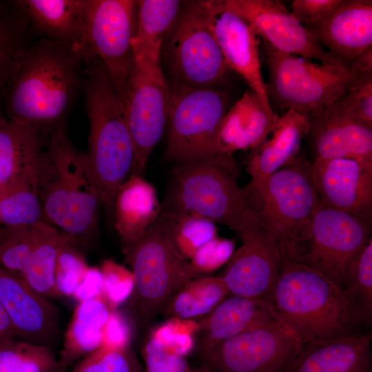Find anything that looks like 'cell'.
I'll use <instances>...</instances> for the list:
<instances>
[{
  "label": "cell",
  "instance_id": "6",
  "mask_svg": "<svg viewBox=\"0 0 372 372\" xmlns=\"http://www.w3.org/2000/svg\"><path fill=\"white\" fill-rule=\"evenodd\" d=\"M249 183L246 209L273 237L282 261L292 260L320 205L311 164L299 155L267 177Z\"/></svg>",
  "mask_w": 372,
  "mask_h": 372
},
{
  "label": "cell",
  "instance_id": "32",
  "mask_svg": "<svg viewBox=\"0 0 372 372\" xmlns=\"http://www.w3.org/2000/svg\"><path fill=\"white\" fill-rule=\"evenodd\" d=\"M229 296L220 276L196 278L172 297L163 313L169 318L196 320L208 315Z\"/></svg>",
  "mask_w": 372,
  "mask_h": 372
},
{
  "label": "cell",
  "instance_id": "24",
  "mask_svg": "<svg viewBox=\"0 0 372 372\" xmlns=\"http://www.w3.org/2000/svg\"><path fill=\"white\" fill-rule=\"evenodd\" d=\"M371 336H347L304 344L291 372H370Z\"/></svg>",
  "mask_w": 372,
  "mask_h": 372
},
{
  "label": "cell",
  "instance_id": "21",
  "mask_svg": "<svg viewBox=\"0 0 372 372\" xmlns=\"http://www.w3.org/2000/svg\"><path fill=\"white\" fill-rule=\"evenodd\" d=\"M302 25L343 65L349 67L372 46V1L342 0L320 21Z\"/></svg>",
  "mask_w": 372,
  "mask_h": 372
},
{
  "label": "cell",
  "instance_id": "25",
  "mask_svg": "<svg viewBox=\"0 0 372 372\" xmlns=\"http://www.w3.org/2000/svg\"><path fill=\"white\" fill-rule=\"evenodd\" d=\"M41 38L63 43L85 58L83 0L15 1Z\"/></svg>",
  "mask_w": 372,
  "mask_h": 372
},
{
  "label": "cell",
  "instance_id": "29",
  "mask_svg": "<svg viewBox=\"0 0 372 372\" xmlns=\"http://www.w3.org/2000/svg\"><path fill=\"white\" fill-rule=\"evenodd\" d=\"M112 309L103 298L79 302L66 329L58 359L61 369L100 348Z\"/></svg>",
  "mask_w": 372,
  "mask_h": 372
},
{
  "label": "cell",
  "instance_id": "30",
  "mask_svg": "<svg viewBox=\"0 0 372 372\" xmlns=\"http://www.w3.org/2000/svg\"><path fill=\"white\" fill-rule=\"evenodd\" d=\"M183 2L176 0L136 1V26L132 41V57L159 62L162 45L173 28Z\"/></svg>",
  "mask_w": 372,
  "mask_h": 372
},
{
  "label": "cell",
  "instance_id": "26",
  "mask_svg": "<svg viewBox=\"0 0 372 372\" xmlns=\"http://www.w3.org/2000/svg\"><path fill=\"white\" fill-rule=\"evenodd\" d=\"M278 118L265 110L253 91H246L223 120L218 136L220 153L232 155L237 150L255 149L267 139Z\"/></svg>",
  "mask_w": 372,
  "mask_h": 372
},
{
  "label": "cell",
  "instance_id": "40",
  "mask_svg": "<svg viewBox=\"0 0 372 372\" xmlns=\"http://www.w3.org/2000/svg\"><path fill=\"white\" fill-rule=\"evenodd\" d=\"M72 372H143L130 345L121 349L101 347L81 360Z\"/></svg>",
  "mask_w": 372,
  "mask_h": 372
},
{
  "label": "cell",
  "instance_id": "11",
  "mask_svg": "<svg viewBox=\"0 0 372 372\" xmlns=\"http://www.w3.org/2000/svg\"><path fill=\"white\" fill-rule=\"evenodd\" d=\"M371 220L320 203L296 247L293 261L343 289L349 264L371 238Z\"/></svg>",
  "mask_w": 372,
  "mask_h": 372
},
{
  "label": "cell",
  "instance_id": "5",
  "mask_svg": "<svg viewBox=\"0 0 372 372\" xmlns=\"http://www.w3.org/2000/svg\"><path fill=\"white\" fill-rule=\"evenodd\" d=\"M238 174L232 155L175 163L160 213L195 214L237 231L251 187L249 183L240 187Z\"/></svg>",
  "mask_w": 372,
  "mask_h": 372
},
{
  "label": "cell",
  "instance_id": "20",
  "mask_svg": "<svg viewBox=\"0 0 372 372\" xmlns=\"http://www.w3.org/2000/svg\"><path fill=\"white\" fill-rule=\"evenodd\" d=\"M308 132L315 159L351 158L372 162V128L337 101L309 115Z\"/></svg>",
  "mask_w": 372,
  "mask_h": 372
},
{
  "label": "cell",
  "instance_id": "9",
  "mask_svg": "<svg viewBox=\"0 0 372 372\" xmlns=\"http://www.w3.org/2000/svg\"><path fill=\"white\" fill-rule=\"evenodd\" d=\"M169 86L168 132L163 159L173 163L209 158L221 154L218 136L230 97L220 88Z\"/></svg>",
  "mask_w": 372,
  "mask_h": 372
},
{
  "label": "cell",
  "instance_id": "4",
  "mask_svg": "<svg viewBox=\"0 0 372 372\" xmlns=\"http://www.w3.org/2000/svg\"><path fill=\"white\" fill-rule=\"evenodd\" d=\"M83 91L90 124L86 154L102 204L111 208L118 187L132 174L134 147L121 101L97 57L86 63Z\"/></svg>",
  "mask_w": 372,
  "mask_h": 372
},
{
  "label": "cell",
  "instance_id": "34",
  "mask_svg": "<svg viewBox=\"0 0 372 372\" xmlns=\"http://www.w3.org/2000/svg\"><path fill=\"white\" fill-rule=\"evenodd\" d=\"M354 326L372 324V239L349 264L343 287Z\"/></svg>",
  "mask_w": 372,
  "mask_h": 372
},
{
  "label": "cell",
  "instance_id": "46",
  "mask_svg": "<svg viewBox=\"0 0 372 372\" xmlns=\"http://www.w3.org/2000/svg\"><path fill=\"white\" fill-rule=\"evenodd\" d=\"M132 329L130 320L117 309L111 310L105 325L101 347L121 349L130 345Z\"/></svg>",
  "mask_w": 372,
  "mask_h": 372
},
{
  "label": "cell",
  "instance_id": "28",
  "mask_svg": "<svg viewBox=\"0 0 372 372\" xmlns=\"http://www.w3.org/2000/svg\"><path fill=\"white\" fill-rule=\"evenodd\" d=\"M43 135L0 112V188L36 174L45 141Z\"/></svg>",
  "mask_w": 372,
  "mask_h": 372
},
{
  "label": "cell",
  "instance_id": "12",
  "mask_svg": "<svg viewBox=\"0 0 372 372\" xmlns=\"http://www.w3.org/2000/svg\"><path fill=\"white\" fill-rule=\"evenodd\" d=\"M87 61L99 59L124 106L132 63V41L136 26V1L83 0Z\"/></svg>",
  "mask_w": 372,
  "mask_h": 372
},
{
  "label": "cell",
  "instance_id": "10",
  "mask_svg": "<svg viewBox=\"0 0 372 372\" xmlns=\"http://www.w3.org/2000/svg\"><path fill=\"white\" fill-rule=\"evenodd\" d=\"M173 83L219 88L229 71L197 1H186L163 41L161 53Z\"/></svg>",
  "mask_w": 372,
  "mask_h": 372
},
{
  "label": "cell",
  "instance_id": "51",
  "mask_svg": "<svg viewBox=\"0 0 372 372\" xmlns=\"http://www.w3.org/2000/svg\"><path fill=\"white\" fill-rule=\"evenodd\" d=\"M189 372H214L205 363L203 362L200 366L191 368Z\"/></svg>",
  "mask_w": 372,
  "mask_h": 372
},
{
  "label": "cell",
  "instance_id": "44",
  "mask_svg": "<svg viewBox=\"0 0 372 372\" xmlns=\"http://www.w3.org/2000/svg\"><path fill=\"white\" fill-rule=\"evenodd\" d=\"M234 251L231 240L216 236L199 247L189 261L198 274L209 273L227 263Z\"/></svg>",
  "mask_w": 372,
  "mask_h": 372
},
{
  "label": "cell",
  "instance_id": "49",
  "mask_svg": "<svg viewBox=\"0 0 372 372\" xmlns=\"http://www.w3.org/2000/svg\"><path fill=\"white\" fill-rule=\"evenodd\" d=\"M14 338L16 335L12 324L0 302V345Z\"/></svg>",
  "mask_w": 372,
  "mask_h": 372
},
{
  "label": "cell",
  "instance_id": "50",
  "mask_svg": "<svg viewBox=\"0 0 372 372\" xmlns=\"http://www.w3.org/2000/svg\"><path fill=\"white\" fill-rule=\"evenodd\" d=\"M351 66L364 72L372 71V46L362 52Z\"/></svg>",
  "mask_w": 372,
  "mask_h": 372
},
{
  "label": "cell",
  "instance_id": "19",
  "mask_svg": "<svg viewBox=\"0 0 372 372\" xmlns=\"http://www.w3.org/2000/svg\"><path fill=\"white\" fill-rule=\"evenodd\" d=\"M0 302L16 338L50 346L59 331V311L23 278L0 266Z\"/></svg>",
  "mask_w": 372,
  "mask_h": 372
},
{
  "label": "cell",
  "instance_id": "23",
  "mask_svg": "<svg viewBox=\"0 0 372 372\" xmlns=\"http://www.w3.org/2000/svg\"><path fill=\"white\" fill-rule=\"evenodd\" d=\"M113 207L114 227L124 253L144 236L161 211L154 186L142 176L133 174L118 187Z\"/></svg>",
  "mask_w": 372,
  "mask_h": 372
},
{
  "label": "cell",
  "instance_id": "45",
  "mask_svg": "<svg viewBox=\"0 0 372 372\" xmlns=\"http://www.w3.org/2000/svg\"><path fill=\"white\" fill-rule=\"evenodd\" d=\"M146 372H189L185 357L167 351L155 338L150 337L143 349Z\"/></svg>",
  "mask_w": 372,
  "mask_h": 372
},
{
  "label": "cell",
  "instance_id": "18",
  "mask_svg": "<svg viewBox=\"0 0 372 372\" xmlns=\"http://www.w3.org/2000/svg\"><path fill=\"white\" fill-rule=\"evenodd\" d=\"M311 176L321 204L372 218V162L315 159Z\"/></svg>",
  "mask_w": 372,
  "mask_h": 372
},
{
  "label": "cell",
  "instance_id": "43",
  "mask_svg": "<svg viewBox=\"0 0 372 372\" xmlns=\"http://www.w3.org/2000/svg\"><path fill=\"white\" fill-rule=\"evenodd\" d=\"M336 101L351 115L372 128V71L365 72Z\"/></svg>",
  "mask_w": 372,
  "mask_h": 372
},
{
  "label": "cell",
  "instance_id": "2",
  "mask_svg": "<svg viewBox=\"0 0 372 372\" xmlns=\"http://www.w3.org/2000/svg\"><path fill=\"white\" fill-rule=\"evenodd\" d=\"M46 134L36 172L44 222L85 249L96 236L102 205L87 154L73 145L64 125Z\"/></svg>",
  "mask_w": 372,
  "mask_h": 372
},
{
  "label": "cell",
  "instance_id": "42",
  "mask_svg": "<svg viewBox=\"0 0 372 372\" xmlns=\"http://www.w3.org/2000/svg\"><path fill=\"white\" fill-rule=\"evenodd\" d=\"M103 278V298L114 310L127 301L134 285L131 270L112 260L103 261L100 268Z\"/></svg>",
  "mask_w": 372,
  "mask_h": 372
},
{
  "label": "cell",
  "instance_id": "13",
  "mask_svg": "<svg viewBox=\"0 0 372 372\" xmlns=\"http://www.w3.org/2000/svg\"><path fill=\"white\" fill-rule=\"evenodd\" d=\"M169 103V86L161 63L132 59L123 106L135 151L131 175L142 176L145 169L167 125Z\"/></svg>",
  "mask_w": 372,
  "mask_h": 372
},
{
  "label": "cell",
  "instance_id": "33",
  "mask_svg": "<svg viewBox=\"0 0 372 372\" xmlns=\"http://www.w3.org/2000/svg\"><path fill=\"white\" fill-rule=\"evenodd\" d=\"M28 25L27 17L15 1L0 3V102H4L21 56L27 46Z\"/></svg>",
  "mask_w": 372,
  "mask_h": 372
},
{
  "label": "cell",
  "instance_id": "1",
  "mask_svg": "<svg viewBox=\"0 0 372 372\" xmlns=\"http://www.w3.org/2000/svg\"><path fill=\"white\" fill-rule=\"evenodd\" d=\"M86 61L72 48L41 38L26 46L6 92V117L41 134L64 125L83 90Z\"/></svg>",
  "mask_w": 372,
  "mask_h": 372
},
{
  "label": "cell",
  "instance_id": "36",
  "mask_svg": "<svg viewBox=\"0 0 372 372\" xmlns=\"http://www.w3.org/2000/svg\"><path fill=\"white\" fill-rule=\"evenodd\" d=\"M50 346L17 338L0 345V372H61Z\"/></svg>",
  "mask_w": 372,
  "mask_h": 372
},
{
  "label": "cell",
  "instance_id": "16",
  "mask_svg": "<svg viewBox=\"0 0 372 372\" xmlns=\"http://www.w3.org/2000/svg\"><path fill=\"white\" fill-rule=\"evenodd\" d=\"M197 2L229 69L243 78L269 114H276L272 110L262 75L260 40L255 28L229 9L223 0Z\"/></svg>",
  "mask_w": 372,
  "mask_h": 372
},
{
  "label": "cell",
  "instance_id": "31",
  "mask_svg": "<svg viewBox=\"0 0 372 372\" xmlns=\"http://www.w3.org/2000/svg\"><path fill=\"white\" fill-rule=\"evenodd\" d=\"M32 233V247L20 276L39 293L49 299L58 298L54 286L55 266L66 234L44 221L34 225Z\"/></svg>",
  "mask_w": 372,
  "mask_h": 372
},
{
  "label": "cell",
  "instance_id": "39",
  "mask_svg": "<svg viewBox=\"0 0 372 372\" xmlns=\"http://www.w3.org/2000/svg\"><path fill=\"white\" fill-rule=\"evenodd\" d=\"M32 226L0 225V266L19 276L32 247Z\"/></svg>",
  "mask_w": 372,
  "mask_h": 372
},
{
  "label": "cell",
  "instance_id": "7",
  "mask_svg": "<svg viewBox=\"0 0 372 372\" xmlns=\"http://www.w3.org/2000/svg\"><path fill=\"white\" fill-rule=\"evenodd\" d=\"M124 254L134 280L127 310L138 329L144 331L164 312L172 297L199 274L175 247L160 215Z\"/></svg>",
  "mask_w": 372,
  "mask_h": 372
},
{
  "label": "cell",
  "instance_id": "37",
  "mask_svg": "<svg viewBox=\"0 0 372 372\" xmlns=\"http://www.w3.org/2000/svg\"><path fill=\"white\" fill-rule=\"evenodd\" d=\"M159 215L165 220L175 247L189 260L199 247L217 236L216 224L202 216L190 214Z\"/></svg>",
  "mask_w": 372,
  "mask_h": 372
},
{
  "label": "cell",
  "instance_id": "48",
  "mask_svg": "<svg viewBox=\"0 0 372 372\" xmlns=\"http://www.w3.org/2000/svg\"><path fill=\"white\" fill-rule=\"evenodd\" d=\"M103 278L101 269L90 267L76 288L72 298L79 302L103 298Z\"/></svg>",
  "mask_w": 372,
  "mask_h": 372
},
{
  "label": "cell",
  "instance_id": "41",
  "mask_svg": "<svg viewBox=\"0 0 372 372\" xmlns=\"http://www.w3.org/2000/svg\"><path fill=\"white\" fill-rule=\"evenodd\" d=\"M198 331L196 320L169 318L154 329L151 336L169 352L185 357L194 347V335Z\"/></svg>",
  "mask_w": 372,
  "mask_h": 372
},
{
  "label": "cell",
  "instance_id": "17",
  "mask_svg": "<svg viewBox=\"0 0 372 372\" xmlns=\"http://www.w3.org/2000/svg\"><path fill=\"white\" fill-rule=\"evenodd\" d=\"M225 5L255 28L265 43L282 53L322 64L342 65L277 0H223Z\"/></svg>",
  "mask_w": 372,
  "mask_h": 372
},
{
  "label": "cell",
  "instance_id": "22",
  "mask_svg": "<svg viewBox=\"0 0 372 372\" xmlns=\"http://www.w3.org/2000/svg\"><path fill=\"white\" fill-rule=\"evenodd\" d=\"M198 324L201 353L243 333L281 323L265 298L229 296Z\"/></svg>",
  "mask_w": 372,
  "mask_h": 372
},
{
  "label": "cell",
  "instance_id": "8",
  "mask_svg": "<svg viewBox=\"0 0 372 372\" xmlns=\"http://www.w3.org/2000/svg\"><path fill=\"white\" fill-rule=\"evenodd\" d=\"M265 44L269 101L302 115L309 116L333 103L367 72L340 64H318Z\"/></svg>",
  "mask_w": 372,
  "mask_h": 372
},
{
  "label": "cell",
  "instance_id": "47",
  "mask_svg": "<svg viewBox=\"0 0 372 372\" xmlns=\"http://www.w3.org/2000/svg\"><path fill=\"white\" fill-rule=\"evenodd\" d=\"M342 0H294L291 14L302 24L320 21L329 14Z\"/></svg>",
  "mask_w": 372,
  "mask_h": 372
},
{
  "label": "cell",
  "instance_id": "35",
  "mask_svg": "<svg viewBox=\"0 0 372 372\" xmlns=\"http://www.w3.org/2000/svg\"><path fill=\"white\" fill-rule=\"evenodd\" d=\"M44 221L36 174L0 188V225L32 226Z\"/></svg>",
  "mask_w": 372,
  "mask_h": 372
},
{
  "label": "cell",
  "instance_id": "14",
  "mask_svg": "<svg viewBox=\"0 0 372 372\" xmlns=\"http://www.w3.org/2000/svg\"><path fill=\"white\" fill-rule=\"evenodd\" d=\"M301 340L282 324L254 329L199 353L214 372H291Z\"/></svg>",
  "mask_w": 372,
  "mask_h": 372
},
{
  "label": "cell",
  "instance_id": "38",
  "mask_svg": "<svg viewBox=\"0 0 372 372\" xmlns=\"http://www.w3.org/2000/svg\"><path fill=\"white\" fill-rule=\"evenodd\" d=\"M82 248L66 235L57 255L54 286L58 298L72 297L89 269Z\"/></svg>",
  "mask_w": 372,
  "mask_h": 372
},
{
  "label": "cell",
  "instance_id": "27",
  "mask_svg": "<svg viewBox=\"0 0 372 372\" xmlns=\"http://www.w3.org/2000/svg\"><path fill=\"white\" fill-rule=\"evenodd\" d=\"M309 116L289 110L278 117L271 137L252 149L246 171L251 181L265 178L299 156L302 139L308 132Z\"/></svg>",
  "mask_w": 372,
  "mask_h": 372
},
{
  "label": "cell",
  "instance_id": "15",
  "mask_svg": "<svg viewBox=\"0 0 372 372\" xmlns=\"http://www.w3.org/2000/svg\"><path fill=\"white\" fill-rule=\"evenodd\" d=\"M237 232L241 245L234 251L220 276L229 296L264 298L282 265L279 247L247 209Z\"/></svg>",
  "mask_w": 372,
  "mask_h": 372
},
{
  "label": "cell",
  "instance_id": "52",
  "mask_svg": "<svg viewBox=\"0 0 372 372\" xmlns=\"http://www.w3.org/2000/svg\"><path fill=\"white\" fill-rule=\"evenodd\" d=\"M61 372H67V371L65 370V371H61Z\"/></svg>",
  "mask_w": 372,
  "mask_h": 372
},
{
  "label": "cell",
  "instance_id": "3",
  "mask_svg": "<svg viewBox=\"0 0 372 372\" xmlns=\"http://www.w3.org/2000/svg\"><path fill=\"white\" fill-rule=\"evenodd\" d=\"M263 298L303 345L355 333L344 289L298 262L282 261Z\"/></svg>",
  "mask_w": 372,
  "mask_h": 372
}]
</instances>
